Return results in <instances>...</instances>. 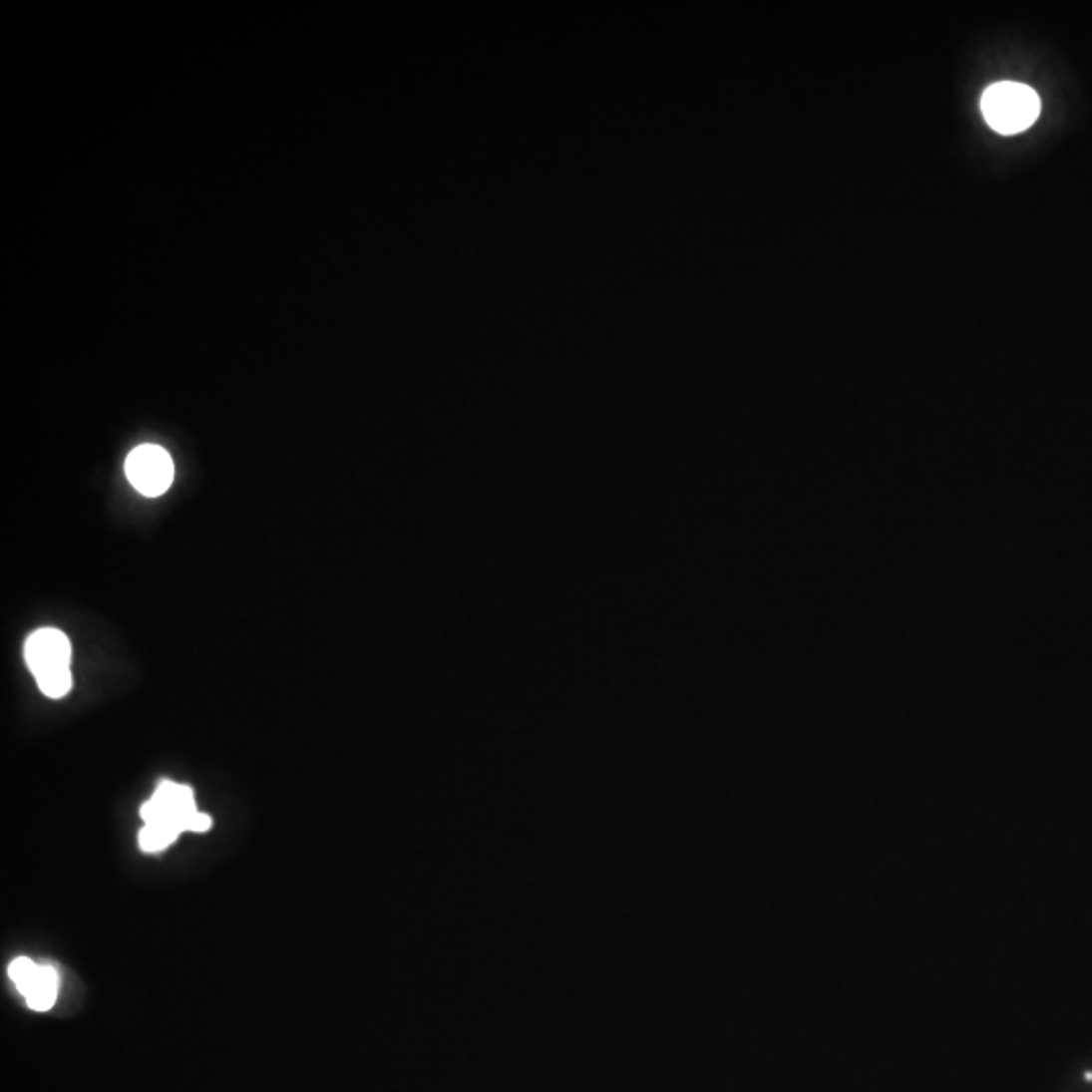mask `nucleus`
Listing matches in <instances>:
<instances>
[{"instance_id": "nucleus-9", "label": "nucleus", "mask_w": 1092, "mask_h": 1092, "mask_svg": "<svg viewBox=\"0 0 1092 1092\" xmlns=\"http://www.w3.org/2000/svg\"><path fill=\"white\" fill-rule=\"evenodd\" d=\"M208 828H210V818L200 814V812H194L186 820V832H206Z\"/></svg>"}, {"instance_id": "nucleus-2", "label": "nucleus", "mask_w": 1092, "mask_h": 1092, "mask_svg": "<svg viewBox=\"0 0 1092 1092\" xmlns=\"http://www.w3.org/2000/svg\"><path fill=\"white\" fill-rule=\"evenodd\" d=\"M126 476L142 496H161L175 480V464L161 446H138L126 460Z\"/></svg>"}, {"instance_id": "nucleus-3", "label": "nucleus", "mask_w": 1092, "mask_h": 1092, "mask_svg": "<svg viewBox=\"0 0 1092 1092\" xmlns=\"http://www.w3.org/2000/svg\"><path fill=\"white\" fill-rule=\"evenodd\" d=\"M198 812L190 787L177 783H163L151 801H146L140 816L146 824H169L181 834L186 832V820Z\"/></svg>"}, {"instance_id": "nucleus-6", "label": "nucleus", "mask_w": 1092, "mask_h": 1092, "mask_svg": "<svg viewBox=\"0 0 1092 1092\" xmlns=\"http://www.w3.org/2000/svg\"><path fill=\"white\" fill-rule=\"evenodd\" d=\"M181 832L169 824H146L140 832V848L144 852H163Z\"/></svg>"}, {"instance_id": "nucleus-1", "label": "nucleus", "mask_w": 1092, "mask_h": 1092, "mask_svg": "<svg viewBox=\"0 0 1092 1092\" xmlns=\"http://www.w3.org/2000/svg\"><path fill=\"white\" fill-rule=\"evenodd\" d=\"M985 122L999 134H1017L1028 130L1040 116L1038 94L1013 82H1001L985 90L981 98Z\"/></svg>"}, {"instance_id": "nucleus-7", "label": "nucleus", "mask_w": 1092, "mask_h": 1092, "mask_svg": "<svg viewBox=\"0 0 1092 1092\" xmlns=\"http://www.w3.org/2000/svg\"><path fill=\"white\" fill-rule=\"evenodd\" d=\"M37 678V684L41 688V692L49 698H61L65 696L69 690H71V684H73V678H71V672L69 668H59V670H51V672H45V674H39L35 676Z\"/></svg>"}, {"instance_id": "nucleus-8", "label": "nucleus", "mask_w": 1092, "mask_h": 1092, "mask_svg": "<svg viewBox=\"0 0 1092 1092\" xmlns=\"http://www.w3.org/2000/svg\"><path fill=\"white\" fill-rule=\"evenodd\" d=\"M37 971H39V965L33 963L31 959H27V957H19L9 965V975L15 981V985L19 987L21 993L33 983Z\"/></svg>"}, {"instance_id": "nucleus-4", "label": "nucleus", "mask_w": 1092, "mask_h": 1092, "mask_svg": "<svg viewBox=\"0 0 1092 1092\" xmlns=\"http://www.w3.org/2000/svg\"><path fill=\"white\" fill-rule=\"evenodd\" d=\"M25 660L35 676L69 668L71 643L67 635L55 627H43L25 641Z\"/></svg>"}, {"instance_id": "nucleus-5", "label": "nucleus", "mask_w": 1092, "mask_h": 1092, "mask_svg": "<svg viewBox=\"0 0 1092 1092\" xmlns=\"http://www.w3.org/2000/svg\"><path fill=\"white\" fill-rule=\"evenodd\" d=\"M59 993V975L53 967H39L33 983L23 991L27 1003L35 1011H47L53 1007Z\"/></svg>"}]
</instances>
